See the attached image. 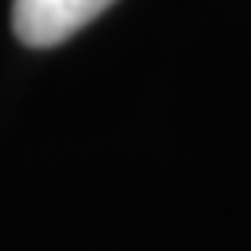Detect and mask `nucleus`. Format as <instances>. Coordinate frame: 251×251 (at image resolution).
<instances>
[{
	"label": "nucleus",
	"mask_w": 251,
	"mask_h": 251,
	"mask_svg": "<svg viewBox=\"0 0 251 251\" xmlns=\"http://www.w3.org/2000/svg\"><path fill=\"white\" fill-rule=\"evenodd\" d=\"M115 0H15L11 4V26L15 37L30 48H52L74 37L81 26L111 8Z\"/></svg>",
	"instance_id": "nucleus-1"
}]
</instances>
